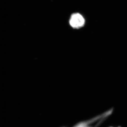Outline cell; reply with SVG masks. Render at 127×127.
Returning <instances> with one entry per match:
<instances>
[{"label": "cell", "instance_id": "obj_2", "mask_svg": "<svg viewBox=\"0 0 127 127\" xmlns=\"http://www.w3.org/2000/svg\"><path fill=\"white\" fill-rule=\"evenodd\" d=\"M103 119L102 115L98 116L90 120L81 122L77 124L73 127H97L99 124H96L101 123Z\"/></svg>", "mask_w": 127, "mask_h": 127}, {"label": "cell", "instance_id": "obj_3", "mask_svg": "<svg viewBox=\"0 0 127 127\" xmlns=\"http://www.w3.org/2000/svg\"></svg>", "mask_w": 127, "mask_h": 127}, {"label": "cell", "instance_id": "obj_1", "mask_svg": "<svg viewBox=\"0 0 127 127\" xmlns=\"http://www.w3.org/2000/svg\"><path fill=\"white\" fill-rule=\"evenodd\" d=\"M69 23L71 26L73 28L79 29L84 26L85 20L83 17L80 14L75 13L71 15Z\"/></svg>", "mask_w": 127, "mask_h": 127}]
</instances>
